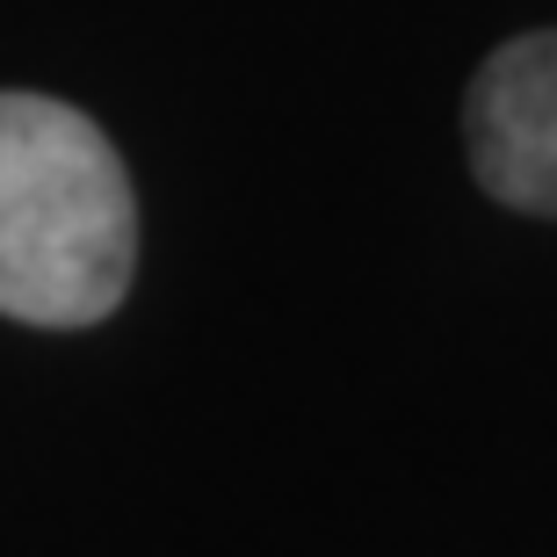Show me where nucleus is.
<instances>
[{
    "label": "nucleus",
    "instance_id": "nucleus-1",
    "mask_svg": "<svg viewBox=\"0 0 557 557\" xmlns=\"http://www.w3.org/2000/svg\"><path fill=\"white\" fill-rule=\"evenodd\" d=\"M138 269V203L102 124L51 95H0V319L102 326Z\"/></svg>",
    "mask_w": 557,
    "mask_h": 557
},
{
    "label": "nucleus",
    "instance_id": "nucleus-2",
    "mask_svg": "<svg viewBox=\"0 0 557 557\" xmlns=\"http://www.w3.org/2000/svg\"><path fill=\"white\" fill-rule=\"evenodd\" d=\"M478 188L507 210L557 218V29L499 44L463 95Z\"/></svg>",
    "mask_w": 557,
    "mask_h": 557
}]
</instances>
